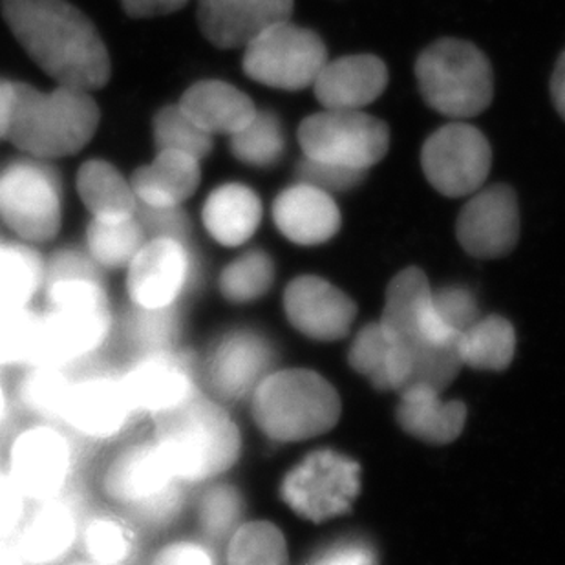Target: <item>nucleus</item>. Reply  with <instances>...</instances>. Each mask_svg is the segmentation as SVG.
I'll list each match as a JSON object with an SVG mask.
<instances>
[{
  "label": "nucleus",
  "instance_id": "49530a36",
  "mask_svg": "<svg viewBox=\"0 0 565 565\" xmlns=\"http://www.w3.org/2000/svg\"><path fill=\"white\" fill-rule=\"evenodd\" d=\"M136 216L147 231V236L189 238L191 233L189 214L183 211V207H147L138 203Z\"/></svg>",
  "mask_w": 565,
  "mask_h": 565
},
{
  "label": "nucleus",
  "instance_id": "37998d69",
  "mask_svg": "<svg viewBox=\"0 0 565 565\" xmlns=\"http://www.w3.org/2000/svg\"><path fill=\"white\" fill-rule=\"evenodd\" d=\"M366 172L369 171L311 160L306 156L305 160H300L299 166H297V178H299L300 183L319 189V191L326 192L330 196L358 188L364 182Z\"/></svg>",
  "mask_w": 565,
  "mask_h": 565
},
{
  "label": "nucleus",
  "instance_id": "a211bd4d",
  "mask_svg": "<svg viewBox=\"0 0 565 565\" xmlns=\"http://www.w3.org/2000/svg\"><path fill=\"white\" fill-rule=\"evenodd\" d=\"M379 322L408 347L412 358L427 348L456 347L459 337L436 310L427 275L419 267L395 275Z\"/></svg>",
  "mask_w": 565,
  "mask_h": 565
},
{
  "label": "nucleus",
  "instance_id": "9d476101",
  "mask_svg": "<svg viewBox=\"0 0 565 565\" xmlns=\"http://www.w3.org/2000/svg\"><path fill=\"white\" fill-rule=\"evenodd\" d=\"M196 278V255L189 238L149 236L124 271L125 311L182 315Z\"/></svg>",
  "mask_w": 565,
  "mask_h": 565
},
{
  "label": "nucleus",
  "instance_id": "c85d7f7f",
  "mask_svg": "<svg viewBox=\"0 0 565 565\" xmlns=\"http://www.w3.org/2000/svg\"><path fill=\"white\" fill-rule=\"evenodd\" d=\"M178 105L203 132L211 136L241 132L258 113L255 103L244 92L224 81H200L183 94Z\"/></svg>",
  "mask_w": 565,
  "mask_h": 565
},
{
  "label": "nucleus",
  "instance_id": "7c9ffc66",
  "mask_svg": "<svg viewBox=\"0 0 565 565\" xmlns=\"http://www.w3.org/2000/svg\"><path fill=\"white\" fill-rule=\"evenodd\" d=\"M74 377V370L52 363H38L19 370L10 383L13 408L21 412L26 422L61 425Z\"/></svg>",
  "mask_w": 565,
  "mask_h": 565
},
{
  "label": "nucleus",
  "instance_id": "ea45409f",
  "mask_svg": "<svg viewBox=\"0 0 565 565\" xmlns=\"http://www.w3.org/2000/svg\"><path fill=\"white\" fill-rule=\"evenodd\" d=\"M231 152L236 160L252 167L275 166L286 150L280 119L273 113H256L252 124L230 136Z\"/></svg>",
  "mask_w": 565,
  "mask_h": 565
},
{
  "label": "nucleus",
  "instance_id": "8fccbe9b",
  "mask_svg": "<svg viewBox=\"0 0 565 565\" xmlns=\"http://www.w3.org/2000/svg\"><path fill=\"white\" fill-rule=\"evenodd\" d=\"M551 97L555 108L565 121V50L556 61L555 72L551 77Z\"/></svg>",
  "mask_w": 565,
  "mask_h": 565
},
{
  "label": "nucleus",
  "instance_id": "72a5a7b5",
  "mask_svg": "<svg viewBox=\"0 0 565 565\" xmlns=\"http://www.w3.org/2000/svg\"><path fill=\"white\" fill-rule=\"evenodd\" d=\"M77 192L94 220L132 218L138 211L132 185L108 161H86L77 174Z\"/></svg>",
  "mask_w": 565,
  "mask_h": 565
},
{
  "label": "nucleus",
  "instance_id": "0eeeda50",
  "mask_svg": "<svg viewBox=\"0 0 565 565\" xmlns=\"http://www.w3.org/2000/svg\"><path fill=\"white\" fill-rule=\"evenodd\" d=\"M43 363L77 370L90 366L119 337L113 295H63L39 305Z\"/></svg>",
  "mask_w": 565,
  "mask_h": 565
},
{
  "label": "nucleus",
  "instance_id": "6e6552de",
  "mask_svg": "<svg viewBox=\"0 0 565 565\" xmlns=\"http://www.w3.org/2000/svg\"><path fill=\"white\" fill-rule=\"evenodd\" d=\"M2 465L32 505L54 500L74 491L79 441L60 423L26 422L11 434Z\"/></svg>",
  "mask_w": 565,
  "mask_h": 565
},
{
  "label": "nucleus",
  "instance_id": "412c9836",
  "mask_svg": "<svg viewBox=\"0 0 565 565\" xmlns=\"http://www.w3.org/2000/svg\"><path fill=\"white\" fill-rule=\"evenodd\" d=\"M289 324L315 341H339L352 328L358 306L324 278L297 277L284 291Z\"/></svg>",
  "mask_w": 565,
  "mask_h": 565
},
{
  "label": "nucleus",
  "instance_id": "4468645a",
  "mask_svg": "<svg viewBox=\"0 0 565 565\" xmlns=\"http://www.w3.org/2000/svg\"><path fill=\"white\" fill-rule=\"evenodd\" d=\"M244 50L242 66L247 77L278 90L297 92L313 86L328 63L322 39L289 19L264 30Z\"/></svg>",
  "mask_w": 565,
  "mask_h": 565
},
{
  "label": "nucleus",
  "instance_id": "58836bf2",
  "mask_svg": "<svg viewBox=\"0 0 565 565\" xmlns=\"http://www.w3.org/2000/svg\"><path fill=\"white\" fill-rule=\"evenodd\" d=\"M224 565H291L282 531L267 520H246L222 550Z\"/></svg>",
  "mask_w": 565,
  "mask_h": 565
},
{
  "label": "nucleus",
  "instance_id": "9b49d317",
  "mask_svg": "<svg viewBox=\"0 0 565 565\" xmlns=\"http://www.w3.org/2000/svg\"><path fill=\"white\" fill-rule=\"evenodd\" d=\"M203 394L235 408L247 405L256 386L277 366L271 339L252 326L220 331L198 353Z\"/></svg>",
  "mask_w": 565,
  "mask_h": 565
},
{
  "label": "nucleus",
  "instance_id": "473e14b6",
  "mask_svg": "<svg viewBox=\"0 0 565 565\" xmlns=\"http://www.w3.org/2000/svg\"><path fill=\"white\" fill-rule=\"evenodd\" d=\"M46 280V256L24 242H0V311L38 308Z\"/></svg>",
  "mask_w": 565,
  "mask_h": 565
},
{
  "label": "nucleus",
  "instance_id": "3c124183",
  "mask_svg": "<svg viewBox=\"0 0 565 565\" xmlns=\"http://www.w3.org/2000/svg\"><path fill=\"white\" fill-rule=\"evenodd\" d=\"M13 81L0 77V141L6 139L10 121L11 99H13Z\"/></svg>",
  "mask_w": 565,
  "mask_h": 565
},
{
  "label": "nucleus",
  "instance_id": "39448f33",
  "mask_svg": "<svg viewBox=\"0 0 565 565\" xmlns=\"http://www.w3.org/2000/svg\"><path fill=\"white\" fill-rule=\"evenodd\" d=\"M255 427L275 443L315 438L335 427L341 399L322 375L311 370H273L247 401Z\"/></svg>",
  "mask_w": 565,
  "mask_h": 565
},
{
  "label": "nucleus",
  "instance_id": "c756f323",
  "mask_svg": "<svg viewBox=\"0 0 565 565\" xmlns=\"http://www.w3.org/2000/svg\"><path fill=\"white\" fill-rule=\"evenodd\" d=\"M138 523L114 509L85 512L77 553L96 565H134L141 555Z\"/></svg>",
  "mask_w": 565,
  "mask_h": 565
},
{
  "label": "nucleus",
  "instance_id": "4c0bfd02",
  "mask_svg": "<svg viewBox=\"0 0 565 565\" xmlns=\"http://www.w3.org/2000/svg\"><path fill=\"white\" fill-rule=\"evenodd\" d=\"M43 363L41 311H0V372L10 374Z\"/></svg>",
  "mask_w": 565,
  "mask_h": 565
},
{
  "label": "nucleus",
  "instance_id": "864d4df0",
  "mask_svg": "<svg viewBox=\"0 0 565 565\" xmlns=\"http://www.w3.org/2000/svg\"><path fill=\"white\" fill-rule=\"evenodd\" d=\"M0 565H26L19 555V551L15 550L13 542H2L0 544Z\"/></svg>",
  "mask_w": 565,
  "mask_h": 565
},
{
  "label": "nucleus",
  "instance_id": "423d86ee",
  "mask_svg": "<svg viewBox=\"0 0 565 565\" xmlns=\"http://www.w3.org/2000/svg\"><path fill=\"white\" fill-rule=\"evenodd\" d=\"M419 92L428 107L463 121L486 113L494 97V74L487 55L461 39H439L416 61Z\"/></svg>",
  "mask_w": 565,
  "mask_h": 565
},
{
  "label": "nucleus",
  "instance_id": "7ed1b4c3",
  "mask_svg": "<svg viewBox=\"0 0 565 565\" xmlns=\"http://www.w3.org/2000/svg\"><path fill=\"white\" fill-rule=\"evenodd\" d=\"M150 427L178 480L191 492L227 478L241 463V425L230 406L209 395H198L183 411Z\"/></svg>",
  "mask_w": 565,
  "mask_h": 565
},
{
  "label": "nucleus",
  "instance_id": "f3484780",
  "mask_svg": "<svg viewBox=\"0 0 565 565\" xmlns=\"http://www.w3.org/2000/svg\"><path fill=\"white\" fill-rule=\"evenodd\" d=\"M422 167L428 183L443 196H470L480 191L489 178L491 145L478 128L454 121L425 141Z\"/></svg>",
  "mask_w": 565,
  "mask_h": 565
},
{
  "label": "nucleus",
  "instance_id": "cd10ccee",
  "mask_svg": "<svg viewBox=\"0 0 565 565\" xmlns=\"http://www.w3.org/2000/svg\"><path fill=\"white\" fill-rule=\"evenodd\" d=\"M200 163L182 152L158 150L156 160L134 172L130 180L138 203L147 207H182L200 185Z\"/></svg>",
  "mask_w": 565,
  "mask_h": 565
},
{
  "label": "nucleus",
  "instance_id": "c03bdc74",
  "mask_svg": "<svg viewBox=\"0 0 565 565\" xmlns=\"http://www.w3.org/2000/svg\"><path fill=\"white\" fill-rule=\"evenodd\" d=\"M433 299L441 319L458 335L463 333L465 330H469L470 326L481 319L478 300L463 286H447V288L433 291Z\"/></svg>",
  "mask_w": 565,
  "mask_h": 565
},
{
  "label": "nucleus",
  "instance_id": "f257e3e1",
  "mask_svg": "<svg viewBox=\"0 0 565 565\" xmlns=\"http://www.w3.org/2000/svg\"><path fill=\"white\" fill-rule=\"evenodd\" d=\"M0 10L22 49L57 85L88 92L107 85V46L79 8L68 0H2Z\"/></svg>",
  "mask_w": 565,
  "mask_h": 565
},
{
  "label": "nucleus",
  "instance_id": "f704fd0d",
  "mask_svg": "<svg viewBox=\"0 0 565 565\" xmlns=\"http://www.w3.org/2000/svg\"><path fill=\"white\" fill-rule=\"evenodd\" d=\"M147 238L138 216L114 222L92 218L86 225L85 246L81 249L105 275L124 273Z\"/></svg>",
  "mask_w": 565,
  "mask_h": 565
},
{
  "label": "nucleus",
  "instance_id": "6e6d98bb",
  "mask_svg": "<svg viewBox=\"0 0 565 565\" xmlns=\"http://www.w3.org/2000/svg\"><path fill=\"white\" fill-rule=\"evenodd\" d=\"M4 475V465H2V450H0V476Z\"/></svg>",
  "mask_w": 565,
  "mask_h": 565
},
{
  "label": "nucleus",
  "instance_id": "aec40b11",
  "mask_svg": "<svg viewBox=\"0 0 565 565\" xmlns=\"http://www.w3.org/2000/svg\"><path fill=\"white\" fill-rule=\"evenodd\" d=\"M83 518L74 492L33 503L11 542L26 565L64 564L77 553Z\"/></svg>",
  "mask_w": 565,
  "mask_h": 565
},
{
  "label": "nucleus",
  "instance_id": "a878e982",
  "mask_svg": "<svg viewBox=\"0 0 565 565\" xmlns=\"http://www.w3.org/2000/svg\"><path fill=\"white\" fill-rule=\"evenodd\" d=\"M348 363L381 392H401L411 383L414 372L411 350L381 322L359 331L348 353Z\"/></svg>",
  "mask_w": 565,
  "mask_h": 565
},
{
  "label": "nucleus",
  "instance_id": "de8ad7c7",
  "mask_svg": "<svg viewBox=\"0 0 565 565\" xmlns=\"http://www.w3.org/2000/svg\"><path fill=\"white\" fill-rule=\"evenodd\" d=\"M30 507L32 503L28 502L19 487L8 476H0V544L15 539Z\"/></svg>",
  "mask_w": 565,
  "mask_h": 565
},
{
  "label": "nucleus",
  "instance_id": "ddd939ff",
  "mask_svg": "<svg viewBox=\"0 0 565 565\" xmlns=\"http://www.w3.org/2000/svg\"><path fill=\"white\" fill-rule=\"evenodd\" d=\"M0 220L15 241L46 246L63 227L61 185L50 167L17 161L0 174Z\"/></svg>",
  "mask_w": 565,
  "mask_h": 565
},
{
  "label": "nucleus",
  "instance_id": "79ce46f5",
  "mask_svg": "<svg viewBox=\"0 0 565 565\" xmlns=\"http://www.w3.org/2000/svg\"><path fill=\"white\" fill-rule=\"evenodd\" d=\"M149 565H224L222 551L192 534H172L150 553Z\"/></svg>",
  "mask_w": 565,
  "mask_h": 565
},
{
  "label": "nucleus",
  "instance_id": "a18cd8bd",
  "mask_svg": "<svg viewBox=\"0 0 565 565\" xmlns=\"http://www.w3.org/2000/svg\"><path fill=\"white\" fill-rule=\"evenodd\" d=\"M305 565H379V556L369 540L347 536L315 551Z\"/></svg>",
  "mask_w": 565,
  "mask_h": 565
},
{
  "label": "nucleus",
  "instance_id": "4d7b16f0",
  "mask_svg": "<svg viewBox=\"0 0 565 565\" xmlns=\"http://www.w3.org/2000/svg\"><path fill=\"white\" fill-rule=\"evenodd\" d=\"M0 242H2V241H0Z\"/></svg>",
  "mask_w": 565,
  "mask_h": 565
},
{
  "label": "nucleus",
  "instance_id": "393cba45",
  "mask_svg": "<svg viewBox=\"0 0 565 565\" xmlns=\"http://www.w3.org/2000/svg\"><path fill=\"white\" fill-rule=\"evenodd\" d=\"M439 394L425 383L401 390L395 416L405 433L430 445H447L463 433L467 406L461 401H441Z\"/></svg>",
  "mask_w": 565,
  "mask_h": 565
},
{
  "label": "nucleus",
  "instance_id": "4be33fe9",
  "mask_svg": "<svg viewBox=\"0 0 565 565\" xmlns=\"http://www.w3.org/2000/svg\"><path fill=\"white\" fill-rule=\"evenodd\" d=\"M294 0H198V24L216 49H246L264 30L288 21Z\"/></svg>",
  "mask_w": 565,
  "mask_h": 565
},
{
  "label": "nucleus",
  "instance_id": "5fc2aeb1",
  "mask_svg": "<svg viewBox=\"0 0 565 565\" xmlns=\"http://www.w3.org/2000/svg\"><path fill=\"white\" fill-rule=\"evenodd\" d=\"M61 565H96L92 564V562L85 561L83 556L81 558H70V561L64 562V564Z\"/></svg>",
  "mask_w": 565,
  "mask_h": 565
},
{
  "label": "nucleus",
  "instance_id": "dca6fc26",
  "mask_svg": "<svg viewBox=\"0 0 565 565\" xmlns=\"http://www.w3.org/2000/svg\"><path fill=\"white\" fill-rule=\"evenodd\" d=\"M361 491L358 461L335 450H317L284 476L282 502L300 518L320 523L350 511Z\"/></svg>",
  "mask_w": 565,
  "mask_h": 565
},
{
  "label": "nucleus",
  "instance_id": "bb28decb",
  "mask_svg": "<svg viewBox=\"0 0 565 565\" xmlns=\"http://www.w3.org/2000/svg\"><path fill=\"white\" fill-rule=\"evenodd\" d=\"M203 227L222 247L246 246L262 222L258 194L242 183H225L214 189L202 209Z\"/></svg>",
  "mask_w": 565,
  "mask_h": 565
},
{
  "label": "nucleus",
  "instance_id": "1a4fd4ad",
  "mask_svg": "<svg viewBox=\"0 0 565 565\" xmlns=\"http://www.w3.org/2000/svg\"><path fill=\"white\" fill-rule=\"evenodd\" d=\"M139 422H163L203 394L198 353L183 342L130 352L119 366Z\"/></svg>",
  "mask_w": 565,
  "mask_h": 565
},
{
  "label": "nucleus",
  "instance_id": "f03ea898",
  "mask_svg": "<svg viewBox=\"0 0 565 565\" xmlns=\"http://www.w3.org/2000/svg\"><path fill=\"white\" fill-rule=\"evenodd\" d=\"M97 497L141 529L163 531L189 511L191 494L147 434L114 445L96 476Z\"/></svg>",
  "mask_w": 565,
  "mask_h": 565
},
{
  "label": "nucleus",
  "instance_id": "a19ab883",
  "mask_svg": "<svg viewBox=\"0 0 565 565\" xmlns=\"http://www.w3.org/2000/svg\"><path fill=\"white\" fill-rule=\"evenodd\" d=\"M154 141L158 150H174L205 160L213 150V136L203 132L180 105L161 108L154 116Z\"/></svg>",
  "mask_w": 565,
  "mask_h": 565
},
{
  "label": "nucleus",
  "instance_id": "20e7f679",
  "mask_svg": "<svg viewBox=\"0 0 565 565\" xmlns=\"http://www.w3.org/2000/svg\"><path fill=\"white\" fill-rule=\"evenodd\" d=\"M99 127V108L90 92L57 85L41 92L26 83L13 85L6 139L33 158H63L88 145Z\"/></svg>",
  "mask_w": 565,
  "mask_h": 565
},
{
  "label": "nucleus",
  "instance_id": "b1692460",
  "mask_svg": "<svg viewBox=\"0 0 565 565\" xmlns=\"http://www.w3.org/2000/svg\"><path fill=\"white\" fill-rule=\"evenodd\" d=\"M273 220L297 246H319L341 230V211L333 196L300 182L278 194L273 203Z\"/></svg>",
  "mask_w": 565,
  "mask_h": 565
},
{
  "label": "nucleus",
  "instance_id": "2f4dec72",
  "mask_svg": "<svg viewBox=\"0 0 565 565\" xmlns=\"http://www.w3.org/2000/svg\"><path fill=\"white\" fill-rule=\"evenodd\" d=\"M246 511L244 492L233 481L222 478L192 491L188 512L194 533L222 551L236 529L246 522Z\"/></svg>",
  "mask_w": 565,
  "mask_h": 565
},
{
  "label": "nucleus",
  "instance_id": "e433bc0d",
  "mask_svg": "<svg viewBox=\"0 0 565 565\" xmlns=\"http://www.w3.org/2000/svg\"><path fill=\"white\" fill-rule=\"evenodd\" d=\"M461 364L475 370H505L516 350V335L509 320L498 315L480 319L456 341Z\"/></svg>",
  "mask_w": 565,
  "mask_h": 565
},
{
  "label": "nucleus",
  "instance_id": "603ef678",
  "mask_svg": "<svg viewBox=\"0 0 565 565\" xmlns=\"http://www.w3.org/2000/svg\"><path fill=\"white\" fill-rule=\"evenodd\" d=\"M13 412H15V408H13V399H11L10 383L6 381V374L0 372V433L10 423Z\"/></svg>",
  "mask_w": 565,
  "mask_h": 565
},
{
  "label": "nucleus",
  "instance_id": "6ab92c4d",
  "mask_svg": "<svg viewBox=\"0 0 565 565\" xmlns=\"http://www.w3.org/2000/svg\"><path fill=\"white\" fill-rule=\"evenodd\" d=\"M456 235L475 258L509 255L520 241V205L514 189L497 183L476 191L459 213Z\"/></svg>",
  "mask_w": 565,
  "mask_h": 565
},
{
  "label": "nucleus",
  "instance_id": "c9c22d12",
  "mask_svg": "<svg viewBox=\"0 0 565 565\" xmlns=\"http://www.w3.org/2000/svg\"><path fill=\"white\" fill-rule=\"evenodd\" d=\"M277 267L264 249H247L220 269L216 291L230 306H252L273 289Z\"/></svg>",
  "mask_w": 565,
  "mask_h": 565
},
{
  "label": "nucleus",
  "instance_id": "f8f14e48",
  "mask_svg": "<svg viewBox=\"0 0 565 565\" xmlns=\"http://www.w3.org/2000/svg\"><path fill=\"white\" fill-rule=\"evenodd\" d=\"M138 422L119 369L90 364L75 372L61 425L77 441L113 447Z\"/></svg>",
  "mask_w": 565,
  "mask_h": 565
},
{
  "label": "nucleus",
  "instance_id": "5701e85b",
  "mask_svg": "<svg viewBox=\"0 0 565 565\" xmlns=\"http://www.w3.org/2000/svg\"><path fill=\"white\" fill-rule=\"evenodd\" d=\"M388 86V68L375 55H347L328 61L313 83L315 97L326 110H363Z\"/></svg>",
  "mask_w": 565,
  "mask_h": 565
},
{
  "label": "nucleus",
  "instance_id": "2eb2a0df",
  "mask_svg": "<svg viewBox=\"0 0 565 565\" xmlns=\"http://www.w3.org/2000/svg\"><path fill=\"white\" fill-rule=\"evenodd\" d=\"M306 158L369 171L388 154L390 128L363 110H322L299 127Z\"/></svg>",
  "mask_w": 565,
  "mask_h": 565
},
{
  "label": "nucleus",
  "instance_id": "09e8293b",
  "mask_svg": "<svg viewBox=\"0 0 565 565\" xmlns=\"http://www.w3.org/2000/svg\"><path fill=\"white\" fill-rule=\"evenodd\" d=\"M125 13L134 19H154L182 10L189 0H119Z\"/></svg>",
  "mask_w": 565,
  "mask_h": 565
}]
</instances>
